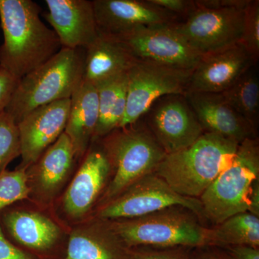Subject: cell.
<instances>
[{"label":"cell","mask_w":259,"mask_h":259,"mask_svg":"<svg viewBox=\"0 0 259 259\" xmlns=\"http://www.w3.org/2000/svg\"><path fill=\"white\" fill-rule=\"evenodd\" d=\"M20 80L0 67V113L9 105Z\"/></svg>","instance_id":"obj_31"},{"label":"cell","mask_w":259,"mask_h":259,"mask_svg":"<svg viewBox=\"0 0 259 259\" xmlns=\"http://www.w3.org/2000/svg\"><path fill=\"white\" fill-rule=\"evenodd\" d=\"M209 245L226 248L249 245L259 248V218L251 213H238L209 230Z\"/></svg>","instance_id":"obj_24"},{"label":"cell","mask_w":259,"mask_h":259,"mask_svg":"<svg viewBox=\"0 0 259 259\" xmlns=\"http://www.w3.org/2000/svg\"><path fill=\"white\" fill-rule=\"evenodd\" d=\"M42 9L32 0H0V67L19 80L61 49L56 32L40 18Z\"/></svg>","instance_id":"obj_1"},{"label":"cell","mask_w":259,"mask_h":259,"mask_svg":"<svg viewBox=\"0 0 259 259\" xmlns=\"http://www.w3.org/2000/svg\"><path fill=\"white\" fill-rule=\"evenodd\" d=\"M26 170L18 168L0 175V213L30 195Z\"/></svg>","instance_id":"obj_26"},{"label":"cell","mask_w":259,"mask_h":259,"mask_svg":"<svg viewBox=\"0 0 259 259\" xmlns=\"http://www.w3.org/2000/svg\"><path fill=\"white\" fill-rule=\"evenodd\" d=\"M250 0H197L194 1L198 8L207 9H228V8H239L245 9Z\"/></svg>","instance_id":"obj_33"},{"label":"cell","mask_w":259,"mask_h":259,"mask_svg":"<svg viewBox=\"0 0 259 259\" xmlns=\"http://www.w3.org/2000/svg\"><path fill=\"white\" fill-rule=\"evenodd\" d=\"M107 222L112 231L130 248L141 246L194 248L209 245V228L204 226L195 213L180 206L142 217Z\"/></svg>","instance_id":"obj_5"},{"label":"cell","mask_w":259,"mask_h":259,"mask_svg":"<svg viewBox=\"0 0 259 259\" xmlns=\"http://www.w3.org/2000/svg\"><path fill=\"white\" fill-rule=\"evenodd\" d=\"M230 259H259V248L249 245H235L222 248Z\"/></svg>","instance_id":"obj_35"},{"label":"cell","mask_w":259,"mask_h":259,"mask_svg":"<svg viewBox=\"0 0 259 259\" xmlns=\"http://www.w3.org/2000/svg\"><path fill=\"white\" fill-rule=\"evenodd\" d=\"M95 86L98 93L100 115L93 143L119 127L122 122L127 104V73Z\"/></svg>","instance_id":"obj_23"},{"label":"cell","mask_w":259,"mask_h":259,"mask_svg":"<svg viewBox=\"0 0 259 259\" xmlns=\"http://www.w3.org/2000/svg\"><path fill=\"white\" fill-rule=\"evenodd\" d=\"M85 51L83 81L95 86L126 74L138 61L119 40L101 32Z\"/></svg>","instance_id":"obj_21"},{"label":"cell","mask_w":259,"mask_h":259,"mask_svg":"<svg viewBox=\"0 0 259 259\" xmlns=\"http://www.w3.org/2000/svg\"><path fill=\"white\" fill-rule=\"evenodd\" d=\"M47 11L44 18L56 32L61 47L83 49L99 36L93 1L90 0H46Z\"/></svg>","instance_id":"obj_15"},{"label":"cell","mask_w":259,"mask_h":259,"mask_svg":"<svg viewBox=\"0 0 259 259\" xmlns=\"http://www.w3.org/2000/svg\"><path fill=\"white\" fill-rule=\"evenodd\" d=\"M192 72L137 61L127 72V104L119 127L137 122L162 97L185 95Z\"/></svg>","instance_id":"obj_9"},{"label":"cell","mask_w":259,"mask_h":259,"mask_svg":"<svg viewBox=\"0 0 259 259\" xmlns=\"http://www.w3.org/2000/svg\"><path fill=\"white\" fill-rule=\"evenodd\" d=\"M76 154L71 140L63 133L27 171L30 195L42 203H49L69 177Z\"/></svg>","instance_id":"obj_17"},{"label":"cell","mask_w":259,"mask_h":259,"mask_svg":"<svg viewBox=\"0 0 259 259\" xmlns=\"http://www.w3.org/2000/svg\"><path fill=\"white\" fill-rule=\"evenodd\" d=\"M96 86L83 81L71 97L64 133L71 140L76 159L82 158L93 143L99 120Z\"/></svg>","instance_id":"obj_22"},{"label":"cell","mask_w":259,"mask_h":259,"mask_svg":"<svg viewBox=\"0 0 259 259\" xmlns=\"http://www.w3.org/2000/svg\"><path fill=\"white\" fill-rule=\"evenodd\" d=\"M149 2L175 15L180 20L186 18L196 8L195 3L192 0H149Z\"/></svg>","instance_id":"obj_30"},{"label":"cell","mask_w":259,"mask_h":259,"mask_svg":"<svg viewBox=\"0 0 259 259\" xmlns=\"http://www.w3.org/2000/svg\"><path fill=\"white\" fill-rule=\"evenodd\" d=\"M239 144L204 133L190 147L166 155L153 173L184 197L199 199L231 164Z\"/></svg>","instance_id":"obj_2"},{"label":"cell","mask_w":259,"mask_h":259,"mask_svg":"<svg viewBox=\"0 0 259 259\" xmlns=\"http://www.w3.org/2000/svg\"><path fill=\"white\" fill-rule=\"evenodd\" d=\"M259 180L258 138L245 140L233 161L199 197L204 220L217 226L248 212L250 192Z\"/></svg>","instance_id":"obj_6"},{"label":"cell","mask_w":259,"mask_h":259,"mask_svg":"<svg viewBox=\"0 0 259 259\" xmlns=\"http://www.w3.org/2000/svg\"><path fill=\"white\" fill-rule=\"evenodd\" d=\"M255 65L241 42L202 56L191 74L187 93H223Z\"/></svg>","instance_id":"obj_14"},{"label":"cell","mask_w":259,"mask_h":259,"mask_svg":"<svg viewBox=\"0 0 259 259\" xmlns=\"http://www.w3.org/2000/svg\"><path fill=\"white\" fill-rule=\"evenodd\" d=\"M174 23L140 27L111 36L138 61L192 71L202 56L177 31Z\"/></svg>","instance_id":"obj_8"},{"label":"cell","mask_w":259,"mask_h":259,"mask_svg":"<svg viewBox=\"0 0 259 259\" xmlns=\"http://www.w3.org/2000/svg\"><path fill=\"white\" fill-rule=\"evenodd\" d=\"M83 49H65L19 81L6 111L18 123L38 107L71 99L83 81Z\"/></svg>","instance_id":"obj_3"},{"label":"cell","mask_w":259,"mask_h":259,"mask_svg":"<svg viewBox=\"0 0 259 259\" xmlns=\"http://www.w3.org/2000/svg\"><path fill=\"white\" fill-rule=\"evenodd\" d=\"M248 212L259 218V180L255 181L250 192Z\"/></svg>","instance_id":"obj_36"},{"label":"cell","mask_w":259,"mask_h":259,"mask_svg":"<svg viewBox=\"0 0 259 259\" xmlns=\"http://www.w3.org/2000/svg\"><path fill=\"white\" fill-rule=\"evenodd\" d=\"M0 259H37L8 239L0 227Z\"/></svg>","instance_id":"obj_32"},{"label":"cell","mask_w":259,"mask_h":259,"mask_svg":"<svg viewBox=\"0 0 259 259\" xmlns=\"http://www.w3.org/2000/svg\"><path fill=\"white\" fill-rule=\"evenodd\" d=\"M222 95L255 131L259 120V77L257 65L252 66Z\"/></svg>","instance_id":"obj_25"},{"label":"cell","mask_w":259,"mask_h":259,"mask_svg":"<svg viewBox=\"0 0 259 259\" xmlns=\"http://www.w3.org/2000/svg\"><path fill=\"white\" fill-rule=\"evenodd\" d=\"M93 3L99 32L109 35L180 20L149 0H94Z\"/></svg>","instance_id":"obj_16"},{"label":"cell","mask_w":259,"mask_h":259,"mask_svg":"<svg viewBox=\"0 0 259 259\" xmlns=\"http://www.w3.org/2000/svg\"><path fill=\"white\" fill-rule=\"evenodd\" d=\"M134 259H190L192 248L187 246L154 248L141 246L133 248Z\"/></svg>","instance_id":"obj_29"},{"label":"cell","mask_w":259,"mask_h":259,"mask_svg":"<svg viewBox=\"0 0 259 259\" xmlns=\"http://www.w3.org/2000/svg\"><path fill=\"white\" fill-rule=\"evenodd\" d=\"M21 155L18 124L6 111L0 113V175Z\"/></svg>","instance_id":"obj_27"},{"label":"cell","mask_w":259,"mask_h":259,"mask_svg":"<svg viewBox=\"0 0 259 259\" xmlns=\"http://www.w3.org/2000/svg\"><path fill=\"white\" fill-rule=\"evenodd\" d=\"M244 9L198 8L174 23L194 50L202 56L225 50L241 42Z\"/></svg>","instance_id":"obj_10"},{"label":"cell","mask_w":259,"mask_h":259,"mask_svg":"<svg viewBox=\"0 0 259 259\" xmlns=\"http://www.w3.org/2000/svg\"><path fill=\"white\" fill-rule=\"evenodd\" d=\"M185 97L204 133L220 135L239 144L258 138V132L228 105L222 94L187 93Z\"/></svg>","instance_id":"obj_18"},{"label":"cell","mask_w":259,"mask_h":259,"mask_svg":"<svg viewBox=\"0 0 259 259\" xmlns=\"http://www.w3.org/2000/svg\"><path fill=\"white\" fill-rule=\"evenodd\" d=\"M97 141L103 148L113 174L100 204L153 173L166 155L142 118L132 125L117 127Z\"/></svg>","instance_id":"obj_4"},{"label":"cell","mask_w":259,"mask_h":259,"mask_svg":"<svg viewBox=\"0 0 259 259\" xmlns=\"http://www.w3.org/2000/svg\"><path fill=\"white\" fill-rule=\"evenodd\" d=\"M64 259H134L130 248L106 221L97 219L74 230Z\"/></svg>","instance_id":"obj_20"},{"label":"cell","mask_w":259,"mask_h":259,"mask_svg":"<svg viewBox=\"0 0 259 259\" xmlns=\"http://www.w3.org/2000/svg\"><path fill=\"white\" fill-rule=\"evenodd\" d=\"M82 163L62 199L64 212L71 219L84 217L106 188L111 166L98 141L90 146Z\"/></svg>","instance_id":"obj_13"},{"label":"cell","mask_w":259,"mask_h":259,"mask_svg":"<svg viewBox=\"0 0 259 259\" xmlns=\"http://www.w3.org/2000/svg\"><path fill=\"white\" fill-rule=\"evenodd\" d=\"M190 259H230L226 250L214 245L192 248Z\"/></svg>","instance_id":"obj_34"},{"label":"cell","mask_w":259,"mask_h":259,"mask_svg":"<svg viewBox=\"0 0 259 259\" xmlns=\"http://www.w3.org/2000/svg\"><path fill=\"white\" fill-rule=\"evenodd\" d=\"M241 44L257 64L259 59L258 0H250L244 9Z\"/></svg>","instance_id":"obj_28"},{"label":"cell","mask_w":259,"mask_h":259,"mask_svg":"<svg viewBox=\"0 0 259 259\" xmlns=\"http://www.w3.org/2000/svg\"><path fill=\"white\" fill-rule=\"evenodd\" d=\"M177 206L190 209L201 221L204 220L199 199L180 195L163 179L152 173L137 181L115 198L100 204L96 218L107 221L131 219Z\"/></svg>","instance_id":"obj_7"},{"label":"cell","mask_w":259,"mask_h":259,"mask_svg":"<svg viewBox=\"0 0 259 259\" xmlns=\"http://www.w3.org/2000/svg\"><path fill=\"white\" fill-rule=\"evenodd\" d=\"M0 227L5 236L38 253L52 249L61 237V229L40 212L7 208L0 213Z\"/></svg>","instance_id":"obj_19"},{"label":"cell","mask_w":259,"mask_h":259,"mask_svg":"<svg viewBox=\"0 0 259 259\" xmlns=\"http://www.w3.org/2000/svg\"><path fill=\"white\" fill-rule=\"evenodd\" d=\"M71 99L59 100L32 110L18 122L22 162L28 169L64 132Z\"/></svg>","instance_id":"obj_12"},{"label":"cell","mask_w":259,"mask_h":259,"mask_svg":"<svg viewBox=\"0 0 259 259\" xmlns=\"http://www.w3.org/2000/svg\"><path fill=\"white\" fill-rule=\"evenodd\" d=\"M141 118L166 155L190 147L204 134L185 95L161 97Z\"/></svg>","instance_id":"obj_11"}]
</instances>
